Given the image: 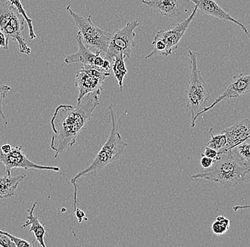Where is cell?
Returning <instances> with one entry per match:
<instances>
[{"label": "cell", "mask_w": 250, "mask_h": 247, "mask_svg": "<svg viewBox=\"0 0 250 247\" xmlns=\"http://www.w3.org/2000/svg\"><path fill=\"white\" fill-rule=\"evenodd\" d=\"M212 131L213 128H211L209 131L211 140L208 143L207 146L219 152L220 155H224L226 153L227 143H228L226 135L223 133L219 135H214Z\"/></svg>", "instance_id": "cell-19"}, {"label": "cell", "mask_w": 250, "mask_h": 247, "mask_svg": "<svg viewBox=\"0 0 250 247\" xmlns=\"http://www.w3.org/2000/svg\"><path fill=\"white\" fill-rule=\"evenodd\" d=\"M115 105L110 104L108 106L109 114L111 118V129L108 137L105 143L103 145L100 151L98 152L93 162L90 166L85 170L78 173L71 180L72 184L74 187V195H73V207L78 206V186L77 181L83 177L86 176L92 173H99L102 170L109 165V164L118 160L121 157L122 154L125 151V148L128 146V144L123 140L121 135L117 129V112L115 111Z\"/></svg>", "instance_id": "cell-2"}, {"label": "cell", "mask_w": 250, "mask_h": 247, "mask_svg": "<svg viewBox=\"0 0 250 247\" xmlns=\"http://www.w3.org/2000/svg\"><path fill=\"white\" fill-rule=\"evenodd\" d=\"M125 58L126 56L124 54H118L114 58L112 62V71H113L115 79H117V83H118L120 92L123 90V83H124L125 76L127 75L128 73L127 68L125 65Z\"/></svg>", "instance_id": "cell-18"}, {"label": "cell", "mask_w": 250, "mask_h": 247, "mask_svg": "<svg viewBox=\"0 0 250 247\" xmlns=\"http://www.w3.org/2000/svg\"><path fill=\"white\" fill-rule=\"evenodd\" d=\"M25 22L9 0H0V30L5 34L9 40H15L18 43L21 54L29 55L31 48L21 35Z\"/></svg>", "instance_id": "cell-5"}, {"label": "cell", "mask_w": 250, "mask_h": 247, "mask_svg": "<svg viewBox=\"0 0 250 247\" xmlns=\"http://www.w3.org/2000/svg\"><path fill=\"white\" fill-rule=\"evenodd\" d=\"M0 162L5 167L7 174L11 176L13 169L21 168L23 170H48V171L59 172L60 168L57 166H46L39 165L32 162L25 154L22 146L12 148L9 153H2L0 150Z\"/></svg>", "instance_id": "cell-9"}, {"label": "cell", "mask_w": 250, "mask_h": 247, "mask_svg": "<svg viewBox=\"0 0 250 247\" xmlns=\"http://www.w3.org/2000/svg\"><path fill=\"white\" fill-rule=\"evenodd\" d=\"M101 90H97L84 96L76 106L62 104L55 110L51 119L54 135L51 137V148L54 157L76 143L81 131L86 129L93 112L100 104Z\"/></svg>", "instance_id": "cell-1"}, {"label": "cell", "mask_w": 250, "mask_h": 247, "mask_svg": "<svg viewBox=\"0 0 250 247\" xmlns=\"http://www.w3.org/2000/svg\"><path fill=\"white\" fill-rule=\"evenodd\" d=\"M11 90H12V88L9 86L6 85V84H0V116L5 121L6 124H7V122L5 115L3 112V101L5 98L8 92L10 91Z\"/></svg>", "instance_id": "cell-22"}, {"label": "cell", "mask_w": 250, "mask_h": 247, "mask_svg": "<svg viewBox=\"0 0 250 247\" xmlns=\"http://www.w3.org/2000/svg\"><path fill=\"white\" fill-rule=\"evenodd\" d=\"M198 7L195 5L193 12L187 20L173 27L163 29L156 33L152 42L154 48L147 56H145V60L146 61L156 55L168 56L171 54L173 51L179 48L180 41L183 38L189 25L194 19Z\"/></svg>", "instance_id": "cell-7"}, {"label": "cell", "mask_w": 250, "mask_h": 247, "mask_svg": "<svg viewBox=\"0 0 250 247\" xmlns=\"http://www.w3.org/2000/svg\"><path fill=\"white\" fill-rule=\"evenodd\" d=\"M26 177V174L12 176L0 173V199H7L15 197L19 184L22 182Z\"/></svg>", "instance_id": "cell-17"}, {"label": "cell", "mask_w": 250, "mask_h": 247, "mask_svg": "<svg viewBox=\"0 0 250 247\" xmlns=\"http://www.w3.org/2000/svg\"><path fill=\"white\" fill-rule=\"evenodd\" d=\"M221 133L226 135L227 152L231 151L234 147L250 138V120L242 119L234 123L232 126L226 128Z\"/></svg>", "instance_id": "cell-12"}, {"label": "cell", "mask_w": 250, "mask_h": 247, "mask_svg": "<svg viewBox=\"0 0 250 247\" xmlns=\"http://www.w3.org/2000/svg\"></svg>", "instance_id": "cell-32"}, {"label": "cell", "mask_w": 250, "mask_h": 247, "mask_svg": "<svg viewBox=\"0 0 250 247\" xmlns=\"http://www.w3.org/2000/svg\"><path fill=\"white\" fill-rule=\"evenodd\" d=\"M245 168L247 169H248V170L250 172V159H249V161H248V162H247L246 165H245Z\"/></svg>", "instance_id": "cell-31"}, {"label": "cell", "mask_w": 250, "mask_h": 247, "mask_svg": "<svg viewBox=\"0 0 250 247\" xmlns=\"http://www.w3.org/2000/svg\"><path fill=\"white\" fill-rule=\"evenodd\" d=\"M66 10L76 23L84 45L90 50H95V53H106L112 33L103 30L94 24L91 16L85 18L76 13L71 5L67 6Z\"/></svg>", "instance_id": "cell-6"}, {"label": "cell", "mask_w": 250, "mask_h": 247, "mask_svg": "<svg viewBox=\"0 0 250 247\" xmlns=\"http://www.w3.org/2000/svg\"><path fill=\"white\" fill-rule=\"evenodd\" d=\"M233 210L234 212L240 210V209H250V204H246V205H235L234 206Z\"/></svg>", "instance_id": "cell-30"}, {"label": "cell", "mask_w": 250, "mask_h": 247, "mask_svg": "<svg viewBox=\"0 0 250 247\" xmlns=\"http://www.w3.org/2000/svg\"><path fill=\"white\" fill-rule=\"evenodd\" d=\"M201 155L210 157V158L213 159L215 162H218L220 159H221L223 156V155H220L219 152L208 146H206V148H205L204 153H202Z\"/></svg>", "instance_id": "cell-24"}, {"label": "cell", "mask_w": 250, "mask_h": 247, "mask_svg": "<svg viewBox=\"0 0 250 247\" xmlns=\"http://www.w3.org/2000/svg\"><path fill=\"white\" fill-rule=\"evenodd\" d=\"M102 68L103 69L106 70V71H109V68H112V65H111V62L107 59H104V62H103Z\"/></svg>", "instance_id": "cell-29"}, {"label": "cell", "mask_w": 250, "mask_h": 247, "mask_svg": "<svg viewBox=\"0 0 250 247\" xmlns=\"http://www.w3.org/2000/svg\"><path fill=\"white\" fill-rule=\"evenodd\" d=\"M75 215H76V218H77L78 223H81L83 220H87V218H86L85 212L81 210L79 208H77L76 210L74 211Z\"/></svg>", "instance_id": "cell-27"}, {"label": "cell", "mask_w": 250, "mask_h": 247, "mask_svg": "<svg viewBox=\"0 0 250 247\" xmlns=\"http://www.w3.org/2000/svg\"><path fill=\"white\" fill-rule=\"evenodd\" d=\"M9 38L2 31L0 30V47L7 50L9 48Z\"/></svg>", "instance_id": "cell-25"}, {"label": "cell", "mask_w": 250, "mask_h": 247, "mask_svg": "<svg viewBox=\"0 0 250 247\" xmlns=\"http://www.w3.org/2000/svg\"><path fill=\"white\" fill-rule=\"evenodd\" d=\"M0 232L5 234V235H7V237H9V239L12 240V242L15 244V247H31L33 246L32 244L29 243V242H27V241L20 238V237H15V235H12V234H9V233L7 232V231L2 230V229H0Z\"/></svg>", "instance_id": "cell-23"}, {"label": "cell", "mask_w": 250, "mask_h": 247, "mask_svg": "<svg viewBox=\"0 0 250 247\" xmlns=\"http://www.w3.org/2000/svg\"><path fill=\"white\" fill-rule=\"evenodd\" d=\"M190 75L187 87V109L191 115V128L195 127V116L206 107L212 91V87L203 79L198 67V53L189 51Z\"/></svg>", "instance_id": "cell-4"}, {"label": "cell", "mask_w": 250, "mask_h": 247, "mask_svg": "<svg viewBox=\"0 0 250 247\" xmlns=\"http://www.w3.org/2000/svg\"><path fill=\"white\" fill-rule=\"evenodd\" d=\"M12 4H13L14 7L17 9L20 15H21L24 19L26 22L27 23L28 28H29V37L30 40H33L37 38L35 32H34V25H33V20L28 17L26 11L23 8L22 4H21L20 0H9Z\"/></svg>", "instance_id": "cell-20"}, {"label": "cell", "mask_w": 250, "mask_h": 247, "mask_svg": "<svg viewBox=\"0 0 250 247\" xmlns=\"http://www.w3.org/2000/svg\"><path fill=\"white\" fill-rule=\"evenodd\" d=\"M229 226H230V221L229 219L224 216H219L217 217L215 223L212 224L211 229L214 234L218 236H222L229 230Z\"/></svg>", "instance_id": "cell-21"}, {"label": "cell", "mask_w": 250, "mask_h": 247, "mask_svg": "<svg viewBox=\"0 0 250 247\" xmlns=\"http://www.w3.org/2000/svg\"><path fill=\"white\" fill-rule=\"evenodd\" d=\"M76 40L78 44V51L76 54L66 56L64 59L65 63L69 65L74 63H82L83 65L94 66L98 52H93L84 45L79 32L76 35Z\"/></svg>", "instance_id": "cell-15"}, {"label": "cell", "mask_w": 250, "mask_h": 247, "mask_svg": "<svg viewBox=\"0 0 250 247\" xmlns=\"http://www.w3.org/2000/svg\"><path fill=\"white\" fill-rule=\"evenodd\" d=\"M12 147L11 146L10 144H4V145H1V148H0V150H1V152L2 153H5V154H7V153H9V152L11 151V150H12Z\"/></svg>", "instance_id": "cell-28"}, {"label": "cell", "mask_w": 250, "mask_h": 247, "mask_svg": "<svg viewBox=\"0 0 250 247\" xmlns=\"http://www.w3.org/2000/svg\"><path fill=\"white\" fill-rule=\"evenodd\" d=\"M250 173L234 157L230 151L223 155L221 159L214 163L210 168L205 169L201 173L190 176V179H204L218 182L226 189H232L245 180Z\"/></svg>", "instance_id": "cell-3"}, {"label": "cell", "mask_w": 250, "mask_h": 247, "mask_svg": "<svg viewBox=\"0 0 250 247\" xmlns=\"http://www.w3.org/2000/svg\"><path fill=\"white\" fill-rule=\"evenodd\" d=\"M201 156H202V158L201 159V164L203 168L208 169L210 168L214 163H215V161L210 158V157L203 156V155H201Z\"/></svg>", "instance_id": "cell-26"}, {"label": "cell", "mask_w": 250, "mask_h": 247, "mask_svg": "<svg viewBox=\"0 0 250 247\" xmlns=\"http://www.w3.org/2000/svg\"><path fill=\"white\" fill-rule=\"evenodd\" d=\"M139 26V22L133 20L125 25L123 29H117L112 33L104 59L112 63L114 58L120 54H123L126 58L130 59L133 48L135 46L134 38L136 34L134 30Z\"/></svg>", "instance_id": "cell-8"}, {"label": "cell", "mask_w": 250, "mask_h": 247, "mask_svg": "<svg viewBox=\"0 0 250 247\" xmlns=\"http://www.w3.org/2000/svg\"><path fill=\"white\" fill-rule=\"evenodd\" d=\"M248 93H250V73L248 75H245L243 73L234 75L232 77V82L228 86L226 90L221 93L212 104L209 106H206L203 111L197 114L195 116V121L198 119V117L210 111L221 101L230 99V98H238Z\"/></svg>", "instance_id": "cell-10"}, {"label": "cell", "mask_w": 250, "mask_h": 247, "mask_svg": "<svg viewBox=\"0 0 250 247\" xmlns=\"http://www.w3.org/2000/svg\"><path fill=\"white\" fill-rule=\"evenodd\" d=\"M104 82V80L90 76L83 70L78 71L75 79V86L78 90V102L89 93L102 90Z\"/></svg>", "instance_id": "cell-13"}, {"label": "cell", "mask_w": 250, "mask_h": 247, "mask_svg": "<svg viewBox=\"0 0 250 247\" xmlns=\"http://www.w3.org/2000/svg\"><path fill=\"white\" fill-rule=\"evenodd\" d=\"M190 1L204 15L215 17V18L219 19V20L228 21L240 26L242 31L248 36V38L250 40V35L246 26L242 22H240L239 20H237V19L234 18L229 14L227 13L226 11L219 5L218 2H216L215 0H190Z\"/></svg>", "instance_id": "cell-11"}, {"label": "cell", "mask_w": 250, "mask_h": 247, "mask_svg": "<svg viewBox=\"0 0 250 247\" xmlns=\"http://www.w3.org/2000/svg\"><path fill=\"white\" fill-rule=\"evenodd\" d=\"M142 2L168 19L175 18L181 15L178 0H142Z\"/></svg>", "instance_id": "cell-14"}, {"label": "cell", "mask_w": 250, "mask_h": 247, "mask_svg": "<svg viewBox=\"0 0 250 247\" xmlns=\"http://www.w3.org/2000/svg\"><path fill=\"white\" fill-rule=\"evenodd\" d=\"M37 202L34 203L31 209L28 210V215L26 217V221L21 226V229L30 226L29 231L34 234L36 240L39 242L40 246L46 247L45 244V237L46 236V229L39 221V217L34 215V210L37 207Z\"/></svg>", "instance_id": "cell-16"}]
</instances>
